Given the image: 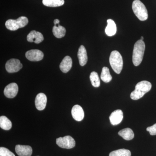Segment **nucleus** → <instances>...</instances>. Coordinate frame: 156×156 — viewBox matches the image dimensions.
Here are the masks:
<instances>
[{
	"label": "nucleus",
	"mask_w": 156,
	"mask_h": 156,
	"mask_svg": "<svg viewBox=\"0 0 156 156\" xmlns=\"http://www.w3.org/2000/svg\"><path fill=\"white\" fill-rule=\"evenodd\" d=\"M151 88L152 85L150 82L147 81H141L136 84L135 89L131 92L130 97L133 100H138L146 93L149 92Z\"/></svg>",
	"instance_id": "1"
},
{
	"label": "nucleus",
	"mask_w": 156,
	"mask_h": 156,
	"mask_svg": "<svg viewBox=\"0 0 156 156\" xmlns=\"http://www.w3.org/2000/svg\"><path fill=\"white\" fill-rule=\"evenodd\" d=\"M145 49V43L142 40H138L135 43L132 56V61L135 66H138L142 62Z\"/></svg>",
	"instance_id": "2"
},
{
	"label": "nucleus",
	"mask_w": 156,
	"mask_h": 156,
	"mask_svg": "<svg viewBox=\"0 0 156 156\" xmlns=\"http://www.w3.org/2000/svg\"><path fill=\"white\" fill-rule=\"evenodd\" d=\"M111 66L115 73L120 74L123 68V61L122 55L117 50L112 51L109 57Z\"/></svg>",
	"instance_id": "3"
},
{
	"label": "nucleus",
	"mask_w": 156,
	"mask_h": 156,
	"mask_svg": "<svg viewBox=\"0 0 156 156\" xmlns=\"http://www.w3.org/2000/svg\"><path fill=\"white\" fill-rule=\"evenodd\" d=\"M132 10L136 17L141 21H144L148 18L147 9L140 0H134L132 3Z\"/></svg>",
	"instance_id": "4"
},
{
	"label": "nucleus",
	"mask_w": 156,
	"mask_h": 156,
	"mask_svg": "<svg viewBox=\"0 0 156 156\" xmlns=\"http://www.w3.org/2000/svg\"><path fill=\"white\" fill-rule=\"evenodd\" d=\"M28 23V18L24 16H22L16 20H8L5 23V26L8 29L14 31L24 27Z\"/></svg>",
	"instance_id": "5"
},
{
	"label": "nucleus",
	"mask_w": 156,
	"mask_h": 156,
	"mask_svg": "<svg viewBox=\"0 0 156 156\" xmlns=\"http://www.w3.org/2000/svg\"><path fill=\"white\" fill-rule=\"evenodd\" d=\"M56 143L59 147L62 148L71 149L76 145L75 140L70 136L58 137L56 139Z\"/></svg>",
	"instance_id": "6"
},
{
	"label": "nucleus",
	"mask_w": 156,
	"mask_h": 156,
	"mask_svg": "<svg viewBox=\"0 0 156 156\" xmlns=\"http://www.w3.org/2000/svg\"><path fill=\"white\" fill-rule=\"evenodd\" d=\"M23 67L20 61L16 58H11L7 61L5 64L6 70L9 73H17Z\"/></svg>",
	"instance_id": "7"
},
{
	"label": "nucleus",
	"mask_w": 156,
	"mask_h": 156,
	"mask_svg": "<svg viewBox=\"0 0 156 156\" xmlns=\"http://www.w3.org/2000/svg\"><path fill=\"white\" fill-rule=\"evenodd\" d=\"M25 56L30 61H39L44 58V54L41 50H31L26 52Z\"/></svg>",
	"instance_id": "8"
},
{
	"label": "nucleus",
	"mask_w": 156,
	"mask_h": 156,
	"mask_svg": "<svg viewBox=\"0 0 156 156\" xmlns=\"http://www.w3.org/2000/svg\"><path fill=\"white\" fill-rule=\"evenodd\" d=\"M18 92V86L16 83H11L6 86L4 90V95L9 98H14Z\"/></svg>",
	"instance_id": "9"
},
{
	"label": "nucleus",
	"mask_w": 156,
	"mask_h": 156,
	"mask_svg": "<svg viewBox=\"0 0 156 156\" xmlns=\"http://www.w3.org/2000/svg\"><path fill=\"white\" fill-rule=\"evenodd\" d=\"M47 103V97L44 93H39L36 97L35 103L37 109L42 111L44 109Z\"/></svg>",
	"instance_id": "10"
},
{
	"label": "nucleus",
	"mask_w": 156,
	"mask_h": 156,
	"mask_svg": "<svg viewBox=\"0 0 156 156\" xmlns=\"http://www.w3.org/2000/svg\"><path fill=\"white\" fill-rule=\"evenodd\" d=\"M123 119V113L121 110L118 109L112 112L109 117L110 121L113 126L119 125Z\"/></svg>",
	"instance_id": "11"
},
{
	"label": "nucleus",
	"mask_w": 156,
	"mask_h": 156,
	"mask_svg": "<svg viewBox=\"0 0 156 156\" xmlns=\"http://www.w3.org/2000/svg\"><path fill=\"white\" fill-rule=\"evenodd\" d=\"M15 151L19 156H31L32 154V148L28 145H17Z\"/></svg>",
	"instance_id": "12"
},
{
	"label": "nucleus",
	"mask_w": 156,
	"mask_h": 156,
	"mask_svg": "<svg viewBox=\"0 0 156 156\" xmlns=\"http://www.w3.org/2000/svg\"><path fill=\"white\" fill-rule=\"evenodd\" d=\"M44 40L43 34L35 30L31 31L27 36V40L28 42H34L37 44L41 43Z\"/></svg>",
	"instance_id": "13"
},
{
	"label": "nucleus",
	"mask_w": 156,
	"mask_h": 156,
	"mask_svg": "<svg viewBox=\"0 0 156 156\" xmlns=\"http://www.w3.org/2000/svg\"><path fill=\"white\" fill-rule=\"evenodd\" d=\"M73 118L78 122L82 121L84 117V112L82 107L76 105L73 107L71 111Z\"/></svg>",
	"instance_id": "14"
},
{
	"label": "nucleus",
	"mask_w": 156,
	"mask_h": 156,
	"mask_svg": "<svg viewBox=\"0 0 156 156\" xmlns=\"http://www.w3.org/2000/svg\"><path fill=\"white\" fill-rule=\"evenodd\" d=\"M72 59L69 56H66L63 58L60 63L59 68L62 72L67 73L72 67Z\"/></svg>",
	"instance_id": "15"
},
{
	"label": "nucleus",
	"mask_w": 156,
	"mask_h": 156,
	"mask_svg": "<svg viewBox=\"0 0 156 156\" xmlns=\"http://www.w3.org/2000/svg\"><path fill=\"white\" fill-rule=\"evenodd\" d=\"M78 57L81 66H84L87 64L88 61L87 50L83 45H81L78 50Z\"/></svg>",
	"instance_id": "16"
},
{
	"label": "nucleus",
	"mask_w": 156,
	"mask_h": 156,
	"mask_svg": "<svg viewBox=\"0 0 156 156\" xmlns=\"http://www.w3.org/2000/svg\"><path fill=\"white\" fill-rule=\"evenodd\" d=\"M107 23V26L105 28V33L109 37L115 35L117 32V27L115 23L114 20L112 19L108 20Z\"/></svg>",
	"instance_id": "17"
},
{
	"label": "nucleus",
	"mask_w": 156,
	"mask_h": 156,
	"mask_svg": "<svg viewBox=\"0 0 156 156\" xmlns=\"http://www.w3.org/2000/svg\"><path fill=\"white\" fill-rule=\"evenodd\" d=\"M119 135L126 140H130L133 139L134 136V132L130 128H126L119 131Z\"/></svg>",
	"instance_id": "18"
},
{
	"label": "nucleus",
	"mask_w": 156,
	"mask_h": 156,
	"mask_svg": "<svg viewBox=\"0 0 156 156\" xmlns=\"http://www.w3.org/2000/svg\"><path fill=\"white\" fill-rule=\"evenodd\" d=\"M66 30L63 27L59 24L54 25L53 28V33L54 36L57 38H61L65 36Z\"/></svg>",
	"instance_id": "19"
},
{
	"label": "nucleus",
	"mask_w": 156,
	"mask_h": 156,
	"mask_svg": "<svg viewBox=\"0 0 156 156\" xmlns=\"http://www.w3.org/2000/svg\"><path fill=\"white\" fill-rule=\"evenodd\" d=\"M0 127L4 130H10L12 127V123L7 117L2 116L0 117Z\"/></svg>",
	"instance_id": "20"
},
{
	"label": "nucleus",
	"mask_w": 156,
	"mask_h": 156,
	"mask_svg": "<svg viewBox=\"0 0 156 156\" xmlns=\"http://www.w3.org/2000/svg\"><path fill=\"white\" fill-rule=\"evenodd\" d=\"M64 0H43V4L47 7H59L64 5Z\"/></svg>",
	"instance_id": "21"
},
{
	"label": "nucleus",
	"mask_w": 156,
	"mask_h": 156,
	"mask_svg": "<svg viewBox=\"0 0 156 156\" xmlns=\"http://www.w3.org/2000/svg\"><path fill=\"white\" fill-rule=\"evenodd\" d=\"M101 79L105 83H108L112 80V76L110 73L109 70L108 68L104 67L102 69Z\"/></svg>",
	"instance_id": "22"
},
{
	"label": "nucleus",
	"mask_w": 156,
	"mask_h": 156,
	"mask_svg": "<svg viewBox=\"0 0 156 156\" xmlns=\"http://www.w3.org/2000/svg\"><path fill=\"white\" fill-rule=\"evenodd\" d=\"M109 156H131V152L128 150L121 149L113 151L109 154Z\"/></svg>",
	"instance_id": "23"
},
{
	"label": "nucleus",
	"mask_w": 156,
	"mask_h": 156,
	"mask_svg": "<svg viewBox=\"0 0 156 156\" xmlns=\"http://www.w3.org/2000/svg\"><path fill=\"white\" fill-rule=\"evenodd\" d=\"M90 80L93 87H99L100 85V81L97 73L95 72H92L91 73L90 75Z\"/></svg>",
	"instance_id": "24"
},
{
	"label": "nucleus",
	"mask_w": 156,
	"mask_h": 156,
	"mask_svg": "<svg viewBox=\"0 0 156 156\" xmlns=\"http://www.w3.org/2000/svg\"><path fill=\"white\" fill-rule=\"evenodd\" d=\"M0 156H15L14 153L5 147H0Z\"/></svg>",
	"instance_id": "25"
},
{
	"label": "nucleus",
	"mask_w": 156,
	"mask_h": 156,
	"mask_svg": "<svg viewBox=\"0 0 156 156\" xmlns=\"http://www.w3.org/2000/svg\"><path fill=\"white\" fill-rule=\"evenodd\" d=\"M147 131H149L151 135H156V124L147 128Z\"/></svg>",
	"instance_id": "26"
},
{
	"label": "nucleus",
	"mask_w": 156,
	"mask_h": 156,
	"mask_svg": "<svg viewBox=\"0 0 156 156\" xmlns=\"http://www.w3.org/2000/svg\"><path fill=\"white\" fill-rule=\"evenodd\" d=\"M54 24L55 25H58V24H59V20L58 19H55L54 20Z\"/></svg>",
	"instance_id": "27"
},
{
	"label": "nucleus",
	"mask_w": 156,
	"mask_h": 156,
	"mask_svg": "<svg viewBox=\"0 0 156 156\" xmlns=\"http://www.w3.org/2000/svg\"><path fill=\"white\" fill-rule=\"evenodd\" d=\"M140 40H142V41H143L144 40V37H141V38H140Z\"/></svg>",
	"instance_id": "28"
}]
</instances>
